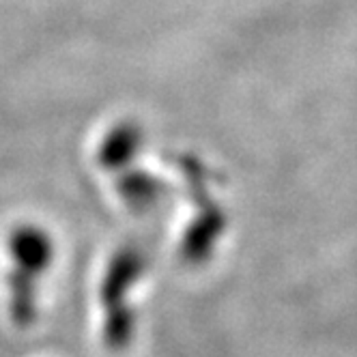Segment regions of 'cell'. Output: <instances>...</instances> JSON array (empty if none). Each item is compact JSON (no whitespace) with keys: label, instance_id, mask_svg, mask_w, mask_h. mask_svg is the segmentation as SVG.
<instances>
[{"label":"cell","instance_id":"1","mask_svg":"<svg viewBox=\"0 0 357 357\" xmlns=\"http://www.w3.org/2000/svg\"><path fill=\"white\" fill-rule=\"evenodd\" d=\"M7 297L13 325L31 327L39 308V280L54 261V241L37 224H20L7 237Z\"/></svg>","mask_w":357,"mask_h":357}]
</instances>
